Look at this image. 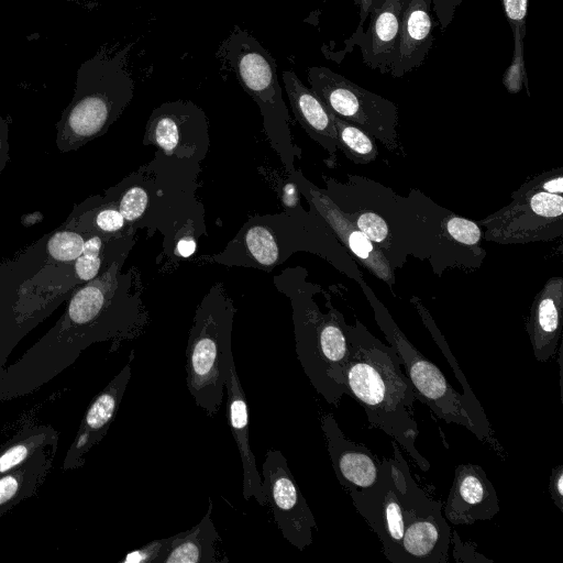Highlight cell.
Here are the masks:
<instances>
[{
  "mask_svg": "<svg viewBox=\"0 0 563 563\" xmlns=\"http://www.w3.org/2000/svg\"><path fill=\"white\" fill-rule=\"evenodd\" d=\"M117 258L96 278L79 285L57 322L15 363L0 369V401L32 394L73 365L88 346L143 334L150 316L142 299L140 272H123Z\"/></svg>",
  "mask_w": 563,
  "mask_h": 563,
  "instance_id": "1",
  "label": "cell"
},
{
  "mask_svg": "<svg viewBox=\"0 0 563 563\" xmlns=\"http://www.w3.org/2000/svg\"><path fill=\"white\" fill-rule=\"evenodd\" d=\"M201 164L164 154L130 173L102 196L135 231L163 239L162 257L175 262V246L184 236L207 234L206 210L197 195Z\"/></svg>",
  "mask_w": 563,
  "mask_h": 563,
  "instance_id": "2",
  "label": "cell"
},
{
  "mask_svg": "<svg viewBox=\"0 0 563 563\" xmlns=\"http://www.w3.org/2000/svg\"><path fill=\"white\" fill-rule=\"evenodd\" d=\"M349 356L344 368L347 395L365 410L368 424L390 435L422 471L430 463L418 451V424L412 418V384L400 368L391 345L373 336L358 322L346 325Z\"/></svg>",
  "mask_w": 563,
  "mask_h": 563,
  "instance_id": "3",
  "label": "cell"
},
{
  "mask_svg": "<svg viewBox=\"0 0 563 563\" xmlns=\"http://www.w3.org/2000/svg\"><path fill=\"white\" fill-rule=\"evenodd\" d=\"M46 238L0 262V369L21 340L79 286L74 263L54 258Z\"/></svg>",
  "mask_w": 563,
  "mask_h": 563,
  "instance_id": "4",
  "label": "cell"
},
{
  "mask_svg": "<svg viewBox=\"0 0 563 563\" xmlns=\"http://www.w3.org/2000/svg\"><path fill=\"white\" fill-rule=\"evenodd\" d=\"M301 267H287L273 278L292 309L296 353L314 389L338 406L347 395L344 368L349 356L346 324L333 308L322 313L307 290Z\"/></svg>",
  "mask_w": 563,
  "mask_h": 563,
  "instance_id": "5",
  "label": "cell"
},
{
  "mask_svg": "<svg viewBox=\"0 0 563 563\" xmlns=\"http://www.w3.org/2000/svg\"><path fill=\"white\" fill-rule=\"evenodd\" d=\"M129 47L101 46L77 70L71 101L56 123L59 152L76 151L102 136L133 98L134 82L126 68Z\"/></svg>",
  "mask_w": 563,
  "mask_h": 563,
  "instance_id": "6",
  "label": "cell"
},
{
  "mask_svg": "<svg viewBox=\"0 0 563 563\" xmlns=\"http://www.w3.org/2000/svg\"><path fill=\"white\" fill-rule=\"evenodd\" d=\"M236 307L221 282L197 306L186 349L187 387L196 405L214 416L222 405L233 360Z\"/></svg>",
  "mask_w": 563,
  "mask_h": 563,
  "instance_id": "7",
  "label": "cell"
},
{
  "mask_svg": "<svg viewBox=\"0 0 563 563\" xmlns=\"http://www.w3.org/2000/svg\"><path fill=\"white\" fill-rule=\"evenodd\" d=\"M377 322L386 339L396 351L406 375L412 384L416 399L427 405L446 423L465 427L479 441L500 450L484 408L476 396L455 390L441 369L419 352L400 331L386 309L374 303Z\"/></svg>",
  "mask_w": 563,
  "mask_h": 563,
  "instance_id": "8",
  "label": "cell"
},
{
  "mask_svg": "<svg viewBox=\"0 0 563 563\" xmlns=\"http://www.w3.org/2000/svg\"><path fill=\"white\" fill-rule=\"evenodd\" d=\"M311 211L306 212L300 206L280 213L253 216L221 252L200 260L228 267L272 272L294 253L313 250L319 232L317 213Z\"/></svg>",
  "mask_w": 563,
  "mask_h": 563,
  "instance_id": "9",
  "label": "cell"
},
{
  "mask_svg": "<svg viewBox=\"0 0 563 563\" xmlns=\"http://www.w3.org/2000/svg\"><path fill=\"white\" fill-rule=\"evenodd\" d=\"M224 56L233 67L239 82L256 102L271 147L277 153L287 173L295 172L300 152L292 143L289 114L282 96L277 66L271 54L246 31L235 27L223 43Z\"/></svg>",
  "mask_w": 563,
  "mask_h": 563,
  "instance_id": "10",
  "label": "cell"
},
{
  "mask_svg": "<svg viewBox=\"0 0 563 563\" xmlns=\"http://www.w3.org/2000/svg\"><path fill=\"white\" fill-rule=\"evenodd\" d=\"M307 73L310 89L334 115L358 126L388 150L398 147V108L394 102L328 67H309Z\"/></svg>",
  "mask_w": 563,
  "mask_h": 563,
  "instance_id": "11",
  "label": "cell"
},
{
  "mask_svg": "<svg viewBox=\"0 0 563 563\" xmlns=\"http://www.w3.org/2000/svg\"><path fill=\"white\" fill-rule=\"evenodd\" d=\"M512 201L481 220L484 239L499 244L550 241L563 233V197L526 181Z\"/></svg>",
  "mask_w": 563,
  "mask_h": 563,
  "instance_id": "12",
  "label": "cell"
},
{
  "mask_svg": "<svg viewBox=\"0 0 563 563\" xmlns=\"http://www.w3.org/2000/svg\"><path fill=\"white\" fill-rule=\"evenodd\" d=\"M394 456L383 461L382 473L369 488L349 493L357 512L377 534L385 558L401 563L406 481L404 455L393 442Z\"/></svg>",
  "mask_w": 563,
  "mask_h": 563,
  "instance_id": "13",
  "label": "cell"
},
{
  "mask_svg": "<svg viewBox=\"0 0 563 563\" xmlns=\"http://www.w3.org/2000/svg\"><path fill=\"white\" fill-rule=\"evenodd\" d=\"M406 481L401 563H446L451 529L442 504L429 497L411 476L405 457Z\"/></svg>",
  "mask_w": 563,
  "mask_h": 563,
  "instance_id": "14",
  "label": "cell"
},
{
  "mask_svg": "<svg viewBox=\"0 0 563 563\" xmlns=\"http://www.w3.org/2000/svg\"><path fill=\"white\" fill-rule=\"evenodd\" d=\"M143 144L168 156L201 164L210 147L207 114L190 100L164 102L152 111Z\"/></svg>",
  "mask_w": 563,
  "mask_h": 563,
  "instance_id": "15",
  "label": "cell"
},
{
  "mask_svg": "<svg viewBox=\"0 0 563 563\" xmlns=\"http://www.w3.org/2000/svg\"><path fill=\"white\" fill-rule=\"evenodd\" d=\"M262 487L283 537L298 550L312 543L316 519L279 450L269 449L262 466Z\"/></svg>",
  "mask_w": 563,
  "mask_h": 563,
  "instance_id": "16",
  "label": "cell"
},
{
  "mask_svg": "<svg viewBox=\"0 0 563 563\" xmlns=\"http://www.w3.org/2000/svg\"><path fill=\"white\" fill-rule=\"evenodd\" d=\"M289 177L297 184L310 208L323 219L343 245L376 277L393 285L394 272L379 246L372 242L336 203L310 183L300 170L295 169Z\"/></svg>",
  "mask_w": 563,
  "mask_h": 563,
  "instance_id": "17",
  "label": "cell"
},
{
  "mask_svg": "<svg viewBox=\"0 0 563 563\" xmlns=\"http://www.w3.org/2000/svg\"><path fill=\"white\" fill-rule=\"evenodd\" d=\"M131 353L125 366L92 399L63 462V471L80 468L85 455L107 434L131 378Z\"/></svg>",
  "mask_w": 563,
  "mask_h": 563,
  "instance_id": "18",
  "label": "cell"
},
{
  "mask_svg": "<svg viewBox=\"0 0 563 563\" xmlns=\"http://www.w3.org/2000/svg\"><path fill=\"white\" fill-rule=\"evenodd\" d=\"M443 510L453 525H473L499 512L496 489L482 466L466 463L455 467Z\"/></svg>",
  "mask_w": 563,
  "mask_h": 563,
  "instance_id": "19",
  "label": "cell"
},
{
  "mask_svg": "<svg viewBox=\"0 0 563 563\" xmlns=\"http://www.w3.org/2000/svg\"><path fill=\"white\" fill-rule=\"evenodd\" d=\"M321 428L341 486L347 493L372 487L382 473L383 461L366 446L347 439L331 413L322 415Z\"/></svg>",
  "mask_w": 563,
  "mask_h": 563,
  "instance_id": "20",
  "label": "cell"
},
{
  "mask_svg": "<svg viewBox=\"0 0 563 563\" xmlns=\"http://www.w3.org/2000/svg\"><path fill=\"white\" fill-rule=\"evenodd\" d=\"M406 1L374 0L367 30L350 38L352 46L360 47L362 62L380 74L390 73L395 62Z\"/></svg>",
  "mask_w": 563,
  "mask_h": 563,
  "instance_id": "21",
  "label": "cell"
},
{
  "mask_svg": "<svg viewBox=\"0 0 563 563\" xmlns=\"http://www.w3.org/2000/svg\"><path fill=\"white\" fill-rule=\"evenodd\" d=\"M225 389L228 394V424L238 445L242 462L243 497L245 500H250L253 497L261 506H265L266 498L262 487V479L250 444L249 407L234 362L230 365Z\"/></svg>",
  "mask_w": 563,
  "mask_h": 563,
  "instance_id": "22",
  "label": "cell"
},
{
  "mask_svg": "<svg viewBox=\"0 0 563 563\" xmlns=\"http://www.w3.org/2000/svg\"><path fill=\"white\" fill-rule=\"evenodd\" d=\"M432 0H407L397 55L390 75L400 78L420 67L433 45L434 19Z\"/></svg>",
  "mask_w": 563,
  "mask_h": 563,
  "instance_id": "23",
  "label": "cell"
},
{
  "mask_svg": "<svg viewBox=\"0 0 563 563\" xmlns=\"http://www.w3.org/2000/svg\"><path fill=\"white\" fill-rule=\"evenodd\" d=\"M563 318V279L551 277L536 295L527 332L537 361L547 362L556 352Z\"/></svg>",
  "mask_w": 563,
  "mask_h": 563,
  "instance_id": "24",
  "label": "cell"
},
{
  "mask_svg": "<svg viewBox=\"0 0 563 563\" xmlns=\"http://www.w3.org/2000/svg\"><path fill=\"white\" fill-rule=\"evenodd\" d=\"M283 80L296 120L312 140L335 155L336 130L330 110L294 71H283Z\"/></svg>",
  "mask_w": 563,
  "mask_h": 563,
  "instance_id": "25",
  "label": "cell"
},
{
  "mask_svg": "<svg viewBox=\"0 0 563 563\" xmlns=\"http://www.w3.org/2000/svg\"><path fill=\"white\" fill-rule=\"evenodd\" d=\"M56 449L41 448L23 463L0 476V517L36 494L52 468Z\"/></svg>",
  "mask_w": 563,
  "mask_h": 563,
  "instance_id": "26",
  "label": "cell"
},
{
  "mask_svg": "<svg viewBox=\"0 0 563 563\" xmlns=\"http://www.w3.org/2000/svg\"><path fill=\"white\" fill-rule=\"evenodd\" d=\"M81 254L74 262V273L78 285L89 282L104 272L117 258L129 256L136 240V232L122 235L85 233Z\"/></svg>",
  "mask_w": 563,
  "mask_h": 563,
  "instance_id": "27",
  "label": "cell"
},
{
  "mask_svg": "<svg viewBox=\"0 0 563 563\" xmlns=\"http://www.w3.org/2000/svg\"><path fill=\"white\" fill-rule=\"evenodd\" d=\"M212 501L202 519L187 531L169 537L156 563H214L218 531L211 519Z\"/></svg>",
  "mask_w": 563,
  "mask_h": 563,
  "instance_id": "28",
  "label": "cell"
},
{
  "mask_svg": "<svg viewBox=\"0 0 563 563\" xmlns=\"http://www.w3.org/2000/svg\"><path fill=\"white\" fill-rule=\"evenodd\" d=\"M65 223L82 233L122 235L134 231L119 209L113 203L104 201L100 195L89 197L76 205Z\"/></svg>",
  "mask_w": 563,
  "mask_h": 563,
  "instance_id": "29",
  "label": "cell"
},
{
  "mask_svg": "<svg viewBox=\"0 0 563 563\" xmlns=\"http://www.w3.org/2000/svg\"><path fill=\"white\" fill-rule=\"evenodd\" d=\"M58 433L49 424L24 427L0 446V476L16 467L41 448H57Z\"/></svg>",
  "mask_w": 563,
  "mask_h": 563,
  "instance_id": "30",
  "label": "cell"
},
{
  "mask_svg": "<svg viewBox=\"0 0 563 563\" xmlns=\"http://www.w3.org/2000/svg\"><path fill=\"white\" fill-rule=\"evenodd\" d=\"M331 112V111H330ZM332 120L336 130L338 148L355 164L373 162L378 154L373 137L358 126L334 115Z\"/></svg>",
  "mask_w": 563,
  "mask_h": 563,
  "instance_id": "31",
  "label": "cell"
},
{
  "mask_svg": "<svg viewBox=\"0 0 563 563\" xmlns=\"http://www.w3.org/2000/svg\"><path fill=\"white\" fill-rule=\"evenodd\" d=\"M514 52L510 65L505 70L501 81L509 93H518L525 85L529 93L528 76L523 58V38L527 32L512 31Z\"/></svg>",
  "mask_w": 563,
  "mask_h": 563,
  "instance_id": "32",
  "label": "cell"
},
{
  "mask_svg": "<svg viewBox=\"0 0 563 563\" xmlns=\"http://www.w3.org/2000/svg\"><path fill=\"white\" fill-rule=\"evenodd\" d=\"M346 214V213H345ZM346 217L374 243L379 246L389 247L390 234L385 220L369 211L358 212L352 218Z\"/></svg>",
  "mask_w": 563,
  "mask_h": 563,
  "instance_id": "33",
  "label": "cell"
},
{
  "mask_svg": "<svg viewBox=\"0 0 563 563\" xmlns=\"http://www.w3.org/2000/svg\"><path fill=\"white\" fill-rule=\"evenodd\" d=\"M443 225L452 240L475 251H479V241L482 234L477 223L451 214L444 220Z\"/></svg>",
  "mask_w": 563,
  "mask_h": 563,
  "instance_id": "34",
  "label": "cell"
},
{
  "mask_svg": "<svg viewBox=\"0 0 563 563\" xmlns=\"http://www.w3.org/2000/svg\"><path fill=\"white\" fill-rule=\"evenodd\" d=\"M451 545L453 547V559L457 563H493L476 550V544L463 542L456 530L451 533Z\"/></svg>",
  "mask_w": 563,
  "mask_h": 563,
  "instance_id": "35",
  "label": "cell"
},
{
  "mask_svg": "<svg viewBox=\"0 0 563 563\" xmlns=\"http://www.w3.org/2000/svg\"><path fill=\"white\" fill-rule=\"evenodd\" d=\"M505 15L512 31L527 32V12L529 0H501Z\"/></svg>",
  "mask_w": 563,
  "mask_h": 563,
  "instance_id": "36",
  "label": "cell"
},
{
  "mask_svg": "<svg viewBox=\"0 0 563 563\" xmlns=\"http://www.w3.org/2000/svg\"><path fill=\"white\" fill-rule=\"evenodd\" d=\"M169 537L154 540L143 548L129 553L122 562H145L156 563L157 559L165 552Z\"/></svg>",
  "mask_w": 563,
  "mask_h": 563,
  "instance_id": "37",
  "label": "cell"
},
{
  "mask_svg": "<svg viewBox=\"0 0 563 563\" xmlns=\"http://www.w3.org/2000/svg\"><path fill=\"white\" fill-rule=\"evenodd\" d=\"M529 183L540 190L562 195L563 192V168H555L549 172H544L534 178L530 179Z\"/></svg>",
  "mask_w": 563,
  "mask_h": 563,
  "instance_id": "38",
  "label": "cell"
},
{
  "mask_svg": "<svg viewBox=\"0 0 563 563\" xmlns=\"http://www.w3.org/2000/svg\"><path fill=\"white\" fill-rule=\"evenodd\" d=\"M463 0H432V10L435 13L442 32L453 20L455 10Z\"/></svg>",
  "mask_w": 563,
  "mask_h": 563,
  "instance_id": "39",
  "label": "cell"
},
{
  "mask_svg": "<svg viewBox=\"0 0 563 563\" xmlns=\"http://www.w3.org/2000/svg\"><path fill=\"white\" fill-rule=\"evenodd\" d=\"M549 493L554 505L560 511H563V465H558L551 470Z\"/></svg>",
  "mask_w": 563,
  "mask_h": 563,
  "instance_id": "40",
  "label": "cell"
},
{
  "mask_svg": "<svg viewBox=\"0 0 563 563\" xmlns=\"http://www.w3.org/2000/svg\"><path fill=\"white\" fill-rule=\"evenodd\" d=\"M300 191L291 177L284 183L282 187V202L284 210H291L300 207Z\"/></svg>",
  "mask_w": 563,
  "mask_h": 563,
  "instance_id": "41",
  "label": "cell"
},
{
  "mask_svg": "<svg viewBox=\"0 0 563 563\" xmlns=\"http://www.w3.org/2000/svg\"><path fill=\"white\" fill-rule=\"evenodd\" d=\"M9 131L10 120L0 115V173L10 159Z\"/></svg>",
  "mask_w": 563,
  "mask_h": 563,
  "instance_id": "42",
  "label": "cell"
},
{
  "mask_svg": "<svg viewBox=\"0 0 563 563\" xmlns=\"http://www.w3.org/2000/svg\"><path fill=\"white\" fill-rule=\"evenodd\" d=\"M197 249V239L194 236L181 238L175 246L176 261L190 257Z\"/></svg>",
  "mask_w": 563,
  "mask_h": 563,
  "instance_id": "43",
  "label": "cell"
},
{
  "mask_svg": "<svg viewBox=\"0 0 563 563\" xmlns=\"http://www.w3.org/2000/svg\"><path fill=\"white\" fill-rule=\"evenodd\" d=\"M352 1L360 8V18L361 19H360L358 26L355 31V33H358V32L363 31V24L369 15V11H371L374 0H352Z\"/></svg>",
  "mask_w": 563,
  "mask_h": 563,
  "instance_id": "44",
  "label": "cell"
},
{
  "mask_svg": "<svg viewBox=\"0 0 563 563\" xmlns=\"http://www.w3.org/2000/svg\"><path fill=\"white\" fill-rule=\"evenodd\" d=\"M65 1L74 2V3H77V4L82 5L85 8H89L90 7V2H91V0H65Z\"/></svg>",
  "mask_w": 563,
  "mask_h": 563,
  "instance_id": "45",
  "label": "cell"
}]
</instances>
